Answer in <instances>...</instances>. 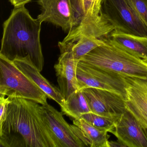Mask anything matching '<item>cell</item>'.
Returning a JSON list of instances; mask_svg holds the SVG:
<instances>
[{
    "label": "cell",
    "instance_id": "18",
    "mask_svg": "<svg viewBox=\"0 0 147 147\" xmlns=\"http://www.w3.org/2000/svg\"><path fill=\"white\" fill-rule=\"evenodd\" d=\"M105 40L91 36H81L73 45L72 52L74 58L80 61L90 51L104 44Z\"/></svg>",
    "mask_w": 147,
    "mask_h": 147
},
{
    "label": "cell",
    "instance_id": "17",
    "mask_svg": "<svg viewBox=\"0 0 147 147\" xmlns=\"http://www.w3.org/2000/svg\"><path fill=\"white\" fill-rule=\"evenodd\" d=\"M73 124L85 133L91 142V147H109L107 131L95 128L82 118L74 119Z\"/></svg>",
    "mask_w": 147,
    "mask_h": 147
},
{
    "label": "cell",
    "instance_id": "2",
    "mask_svg": "<svg viewBox=\"0 0 147 147\" xmlns=\"http://www.w3.org/2000/svg\"><path fill=\"white\" fill-rule=\"evenodd\" d=\"M42 23L32 18L25 5L14 7L3 24L0 55L12 61L30 56L42 72L44 65L40 39Z\"/></svg>",
    "mask_w": 147,
    "mask_h": 147
},
{
    "label": "cell",
    "instance_id": "11",
    "mask_svg": "<svg viewBox=\"0 0 147 147\" xmlns=\"http://www.w3.org/2000/svg\"><path fill=\"white\" fill-rule=\"evenodd\" d=\"M122 76L125 83L126 110L147 129V79Z\"/></svg>",
    "mask_w": 147,
    "mask_h": 147
},
{
    "label": "cell",
    "instance_id": "19",
    "mask_svg": "<svg viewBox=\"0 0 147 147\" xmlns=\"http://www.w3.org/2000/svg\"><path fill=\"white\" fill-rule=\"evenodd\" d=\"M81 118L95 128L112 133L115 129L117 119L100 116L92 112L84 113Z\"/></svg>",
    "mask_w": 147,
    "mask_h": 147
},
{
    "label": "cell",
    "instance_id": "21",
    "mask_svg": "<svg viewBox=\"0 0 147 147\" xmlns=\"http://www.w3.org/2000/svg\"><path fill=\"white\" fill-rule=\"evenodd\" d=\"M0 126H1L6 118L8 105L11 102V99L8 97L5 98V96L4 95L0 94Z\"/></svg>",
    "mask_w": 147,
    "mask_h": 147
},
{
    "label": "cell",
    "instance_id": "15",
    "mask_svg": "<svg viewBox=\"0 0 147 147\" xmlns=\"http://www.w3.org/2000/svg\"><path fill=\"white\" fill-rule=\"evenodd\" d=\"M109 38L121 49L147 61V36L114 30L110 35Z\"/></svg>",
    "mask_w": 147,
    "mask_h": 147
},
{
    "label": "cell",
    "instance_id": "12",
    "mask_svg": "<svg viewBox=\"0 0 147 147\" xmlns=\"http://www.w3.org/2000/svg\"><path fill=\"white\" fill-rule=\"evenodd\" d=\"M125 147H147V129L129 111L122 114L112 132Z\"/></svg>",
    "mask_w": 147,
    "mask_h": 147
},
{
    "label": "cell",
    "instance_id": "5",
    "mask_svg": "<svg viewBox=\"0 0 147 147\" xmlns=\"http://www.w3.org/2000/svg\"><path fill=\"white\" fill-rule=\"evenodd\" d=\"M0 94L9 98L33 100L41 105L48 104L47 94L23 73L13 61L0 55Z\"/></svg>",
    "mask_w": 147,
    "mask_h": 147
},
{
    "label": "cell",
    "instance_id": "8",
    "mask_svg": "<svg viewBox=\"0 0 147 147\" xmlns=\"http://www.w3.org/2000/svg\"><path fill=\"white\" fill-rule=\"evenodd\" d=\"M78 88L105 89L117 94L125 99V83L123 76L79 61L76 70Z\"/></svg>",
    "mask_w": 147,
    "mask_h": 147
},
{
    "label": "cell",
    "instance_id": "14",
    "mask_svg": "<svg viewBox=\"0 0 147 147\" xmlns=\"http://www.w3.org/2000/svg\"><path fill=\"white\" fill-rule=\"evenodd\" d=\"M13 62L16 66L35 82L43 92L47 94L48 98L53 100L61 107L65 103L59 88L53 86L40 74V72L32 63L30 56L24 58L17 57Z\"/></svg>",
    "mask_w": 147,
    "mask_h": 147
},
{
    "label": "cell",
    "instance_id": "23",
    "mask_svg": "<svg viewBox=\"0 0 147 147\" xmlns=\"http://www.w3.org/2000/svg\"><path fill=\"white\" fill-rule=\"evenodd\" d=\"M109 147H125L123 144L121 143L118 140L117 142H114V141H109Z\"/></svg>",
    "mask_w": 147,
    "mask_h": 147
},
{
    "label": "cell",
    "instance_id": "22",
    "mask_svg": "<svg viewBox=\"0 0 147 147\" xmlns=\"http://www.w3.org/2000/svg\"><path fill=\"white\" fill-rule=\"evenodd\" d=\"M32 0H9L10 2L14 7L25 5L26 4L29 3Z\"/></svg>",
    "mask_w": 147,
    "mask_h": 147
},
{
    "label": "cell",
    "instance_id": "10",
    "mask_svg": "<svg viewBox=\"0 0 147 147\" xmlns=\"http://www.w3.org/2000/svg\"><path fill=\"white\" fill-rule=\"evenodd\" d=\"M74 43L58 42L61 55L55 65L59 88L65 100L73 93L79 90L76 70L80 61L75 60L72 54Z\"/></svg>",
    "mask_w": 147,
    "mask_h": 147
},
{
    "label": "cell",
    "instance_id": "1",
    "mask_svg": "<svg viewBox=\"0 0 147 147\" xmlns=\"http://www.w3.org/2000/svg\"><path fill=\"white\" fill-rule=\"evenodd\" d=\"M10 99L6 118L0 126V147H60L42 117L41 105L23 98Z\"/></svg>",
    "mask_w": 147,
    "mask_h": 147
},
{
    "label": "cell",
    "instance_id": "9",
    "mask_svg": "<svg viewBox=\"0 0 147 147\" xmlns=\"http://www.w3.org/2000/svg\"><path fill=\"white\" fill-rule=\"evenodd\" d=\"M92 112L117 120L126 111L125 99L113 92L95 88L81 89Z\"/></svg>",
    "mask_w": 147,
    "mask_h": 147
},
{
    "label": "cell",
    "instance_id": "3",
    "mask_svg": "<svg viewBox=\"0 0 147 147\" xmlns=\"http://www.w3.org/2000/svg\"><path fill=\"white\" fill-rule=\"evenodd\" d=\"M80 61L123 76L147 79V61L121 49L109 37Z\"/></svg>",
    "mask_w": 147,
    "mask_h": 147
},
{
    "label": "cell",
    "instance_id": "16",
    "mask_svg": "<svg viewBox=\"0 0 147 147\" xmlns=\"http://www.w3.org/2000/svg\"><path fill=\"white\" fill-rule=\"evenodd\" d=\"M61 108L62 113L74 119L80 118L84 113L92 112L85 95L80 89L71 94Z\"/></svg>",
    "mask_w": 147,
    "mask_h": 147
},
{
    "label": "cell",
    "instance_id": "6",
    "mask_svg": "<svg viewBox=\"0 0 147 147\" xmlns=\"http://www.w3.org/2000/svg\"><path fill=\"white\" fill-rule=\"evenodd\" d=\"M101 13L115 30L137 36H147V26L127 0H103Z\"/></svg>",
    "mask_w": 147,
    "mask_h": 147
},
{
    "label": "cell",
    "instance_id": "4",
    "mask_svg": "<svg viewBox=\"0 0 147 147\" xmlns=\"http://www.w3.org/2000/svg\"><path fill=\"white\" fill-rule=\"evenodd\" d=\"M73 27L63 42L75 43L82 36L101 38L110 30L109 21L101 13L103 0H71Z\"/></svg>",
    "mask_w": 147,
    "mask_h": 147
},
{
    "label": "cell",
    "instance_id": "13",
    "mask_svg": "<svg viewBox=\"0 0 147 147\" xmlns=\"http://www.w3.org/2000/svg\"><path fill=\"white\" fill-rule=\"evenodd\" d=\"M42 8L38 16L40 22H49L65 31L72 29L73 15L71 0H37Z\"/></svg>",
    "mask_w": 147,
    "mask_h": 147
},
{
    "label": "cell",
    "instance_id": "20",
    "mask_svg": "<svg viewBox=\"0 0 147 147\" xmlns=\"http://www.w3.org/2000/svg\"><path fill=\"white\" fill-rule=\"evenodd\" d=\"M127 1L147 26V0H127Z\"/></svg>",
    "mask_w": 147,
    "mask_h": 147
},
{
    "label": "cell",
    "instance_id": "7",
    "mask_svg": "<svg viewBox=\"0 0 147 147\" xmlns=\"http://www.w3.org/2000/svg\"><path fill=\"white\" fill-rule=\"evenodd\" d=\"M40 110L60 147H91V142L83 131L74 124H69L61 113L48 103L41 105Z\"/></svg>",
    "mask_w": 147,
    "mask_h": 147
}]
</instances>
